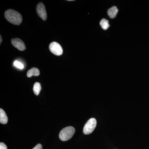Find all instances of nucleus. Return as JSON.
<instances>
[{"label": "nucleus", "mask_w": 149, "mask_h": 149, "mask_svg": "<svg viewBox=\"0 0 149 149\" xmlns=\"http://www.w3.org/2000/svg\"><path fill=\"white\" fill-rule=\"evenodd\" d=\"M32 149H42V146L41 144H38Z\"/></svg>", "instance_id": "obj_14"}, {"label": "nucleus", "mask_w": 149, "mask_h": 149, "mask_svg": "<svg viewBox=\"0 0 149 149\" xmlns=\"http://www.w3.org/2000/svg\"><path fill=\"white\" fill-rule=\"evenodd\" d=\"M100 25L104 30H107L109 27V21L105 19H102L100 22Z\"/></svg>", "instance_id": "obj_10"}, {"label": "nucleus", "mask_w": 149, "mask_h": 149, "mask_svg": "<svg viewBox=\"0 0 149 149\" xmlns=\"http://www.w3.org/2000/svg\"><path fill=\"white\" fill-rule=\"evenodd\" d=\"M11 43L13 45L19 50L23 51L26 49V46L24 42L19 38L12 39Z\"/></svg>", "instance_id": "obj_6"}, {"label": "nucleus", "mask_w": 149, "mask_h": 149, "mask_svg": "<svg viewBox=\"0 0 149 149\" xmlns=\"http://www.w3.org/2000/svg\"><path fill=\"white\" fill-rule=\"evenodd\" d=\"M118 10L116 6H113L108 10L107 13L111 18L113 19L116 17L118 13Z\"/></svg>", "instance_id": "obj_7"}, {"label": "nucleus", "mask_w": 149, "mask_h": 149, "mask_svg": "<svg viewBox=\"0 0 149 149\" xmlns=\"http://www.w3.org/2000/svg\"><path fill=\"white\" fill-rule=\"evenodd\" d=\"M5 17L8 21L15 25H19L22 20L21 15L13 10L9 9L6 11L5 13Z\"/></svg>", "instance_id": "obj_1"}, {"label": "nucleus", "mask_w": 149, "mask_h": 149, "mask_svg": "<svg viewBox=\"0 0 149 149\" xmlns=\"http://www.w3.org/2000/svg\"><path fill=\"white\" fill-rule=\"evenodd\" d=\"M0 40H1V41H0V43H1V44L2 42V37L1 36H0Z\"/></svg>", "instance_id": "obj_15"}, {"label": "nucleus", "mask_w": 149, "mask_h": 149, "mask_svg": "<svg viewBox=\"0 0 149 149\" xmlns=\"http://www.w3.org/2000/svg\"><path fill=\"white\" fill-rule=\"evenodd\" d=\"M97 125V120L95 118H91L87 121L83 128V133L85 135H88L93 133Z\"/></svg>", "instance_id": "obj_3"}, {"label": "nucleus", "mask_w": 149, "mask_h": 149, "mask_svg": "<svg viewBox=\"0 0 149 149\" xmlns=\"http://www.w3.org/2000/svg\"><path fill=\"white\" fill-rule=\"evenodd\" d=\"M14 65L17 68H19L20 69H22L24 68V66L23 64L20 62L15 61L14 62Z\"/></svg>", "instance_id": "obj_12"}, {"label": "nucleus", "mask_w": 149, "mask_h": 149, "mask_svg": "<svg viewBox=\"0 0 149 149\" xmlns=\"http://www.w3.org/2000/svg\"><path fill=\"white\" fill-rule=\"evenodd\" d=\"M0 149H7V147L6 146L5 144L1 142L0 143Z\"/></svg>", "instance_id": "obj_13"}, {"label": "nucleus", "mask_w": 149, "mask_h": 149, "mask_svg": "<svg viewBox=\"0 0 149 149\" xmlns=\"http://www.w3.org/2000/svg\"><path fill=\"white\" fill-rule=\"evenodd\" d=\"M8 118L5 111L2 109H0V123L2 124H6L7 123Z\"/></svg>", "instance_id": "obj_8"}, {"label": "nucleus", "mask_w": 149, "mask_h": 149, "mask_svg": "<svg viewBox=\"0 0 149 149\" xmlns=\"http://www.w3.org/2000/svg\"><path fill=\"white\" fill-rule=\"evenodd\" d=\"M40 72L39 70L36 68H32L28 70L27 72V76L30 77L32 76H37L40 75Z\"/></svg>", "instance_id": "obj_9"}, {"label": "nucleus", "mask_w": 149, "mask_h": 149, "mask_svg": "<svg viewBox=\"0 0 149 149\" xmlns=\"http://www.w3.org/2000/svg\"><path fill=\"white\" fill-rule=\"evenodd\" d=\"M75 133V129L72 126H68L62 129L60 132L59 137L61 141H66L71 139Z\"/></svg>", "instance_id": "obj_2"}, {"label": "nucleus", "mask_w": 149, "mask_h": 149, "mask_svg": "<svg viewBox=\"0 0 149 149\" xmlns=\"http://www.w3.org/2000/svg\"><path fill=\"white\" fill-rule=\"evenodd\" d=\"M37 12L38 15L43 20H46L47 19V13L46 11L45 7L44 4L40 3L37 4Z\"/></svg>", "instance_id": "obj_5"}, {"label": "nucleus", "mask_w": 149, "mask_h": 149, "mask_svg": "<svg viewBox=\"0 0 149 149\" xmlns=\"http://www.w3.org/2000/svg\"><path fill=\"white\" fill-rule=\"evenodd\" d=\"M49 48L51 52L56 56L61 55L63 52L61 46L56 42L51 43Z\"/></svg>", "instance_id": "obj_4"}, {"label": "nucleus", "mask_w": 149, "mask_h": 149, "mask_svg": "<svg viewBox=\"0 0 149 149\" xmlns=\"http://www.w3.org/2000/svg\"><path fill=\"white\" fill-rule=\"evenodd\" d=\"M42 88H41V85L39 83L36 82L35 83L33 87V91L36 95H38L40 94V91H41Z\"/></svg>", "instance_id": "obj_11"}]
</instances>
